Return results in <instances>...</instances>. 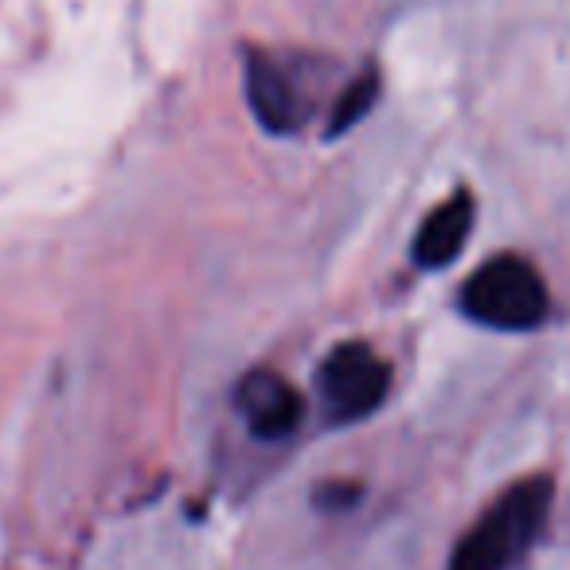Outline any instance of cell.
I'll return each instance as SVG.
<instances>
[{
	"instance_id": "obj_6",
	"label": "cell",
	"mask_w": 570,
	"mask_h": 570,
	"mask_svg": "<svg viewBox=\"0 0 570 570\" xmlns=\"http://www.w3.org/2000/svg\"><path fill=\"white\" fill-rule=\"evenodd\" d=\"M473 219H476V204L469 191H453L445 196L434 212L422 219L419 235H414L411 258L422 269H442L465 250L469 235H473Z\"/></svg>"
},
{
	"instance_id": "obj_5",
	"label": "cell",
	"mask_w": 570,
	"mask_h": 570,
	"mask_svg": "<svg viewBox=\"0 0 570 570\" xmlns=\"http://www.w3.org/2000/svg\"><path fill=\"white\" fill-rule=\"evenodd\" d=\"M235 403H238V411H243L246 426H250L254 438H262V442H285L305 419V403L294 383L282 380L277 372H266V367H258V372L238 380Z\"/></svg>"
},
{
	"instance_id": "obj_2",
	"label": "cell",
	"mask_w": 570,
	"mask_h": 570,
	"mask_svg": "<svg viewBox=\"0 0 570 570\" xmlns=\"http://www.w3.org/2000/svg\"><path fill=\"white\" fill-rule=\"evenodd\" d=\"M547 285L520 254H497L461 285V313L500 333H531L547 317Z\"/></svg>"
},
{
	"instance_id": "obj_4",
	"label": "cell",
	"mask_w": 570,
	"mask_h": 570,
	"mask_svg": "<svg viewBox=\"0 0 570 570\" xmlns=\"http://www.w3.org/2000/svg\"><path fill=\"white\" fill-rule=\"evenodd\" d=\"M246 102H250L258 126L274 137L297 134L309 118V106H305L297 82L289 79V71L262 51L246 56Z\"/></svg>"
},
{
	"instance_id": "obj_3",
	"label": "cell",
	"mask_w": 570,
	"mask_h": 570,
	"mask_svg": "<svg viewBox=\"0 0 570 570\" xmlns=\"http://www.w3.org/2000/svg\"><path fill=\"white\" fill-rule=\"evenodd\" d=\"M321 403L333 422H360L383 406L391 391V367L372 344H336L317 372Z\"/></svg>"
},
{
	"instance_id": "obj_1",
	"label": "cell",
	"mask_w": 570,
	"mask_h": 570,
	"mask_svg": "<svg viewBox=\"0 0 570 570\" xmlns=\"http://www.w3.org/2000/svg\"><path fill=\"white\" fill-rule=\"evenodd\" d=\"M554 481L543 473L523 476L508 492H500L489 512L465 531L445 570H508L528 554L535 535L551 515Z\"/></svg>"
},
{
	"instance_id": "obj_7",
	"label": "cell",
	"mask_w": 570,
	"mask_h": 570,
	"mask_svg": "<svg viewBox=\"0 0 570 570\" xmlns=\"http://www.w3.org/2000/svg\"><path fill=\"white\" fill-rule=\"evenodd\" d=\"M375 98H380V75L364 71L360 79H352L348 87H344V95L336 98L333 114H328L325 134L328 137H341V134H348V129H356L360 121H364L367 114H372Z\"/></svg>"
}]
</instances>
